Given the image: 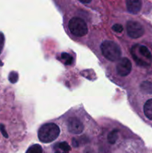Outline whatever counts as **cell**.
I'll use <instances>...</instances> for the list:
<instances>
[{
    "label": "cell",
    "instance_id": "6da1fadb",
    "mask_svg": "<svg viewBox=\"0 0 152 153\" xmlns=\"http://www.w3.org/2000/svg\"><path fill=\"white\" fill-rule=\"evenodd\" d=\"M131 55L135 62L141 67H148L152 62L151 53L149 49L143 45H134L131 49Z\"/></svg>",
    "mask_w": 152,
    "mask_h": 153
},
{
    "label": "cell",
    "instance_id": "7a4b0ae2",
    "mask_svg": "<svg viewBox=\"0 0 152 153\" xmlns=\"http://www.w3.org/2000/svg\"><path fill=\"white\" fill-rule=\"evenodd\" d=\"M59 126L55 123L44 124L40 128L38 131L39 140L45 143H49L56 140L60 135Z\"/></svg>",
    "mask_w": 152,
    "mask_h": 153
},
{
    "label": "cell",
    "instance_id": "3957f363",
    "mask_svg": "<svg viewBox=\"0 0 152 153\" xmlns=\"http://www.w3.org/2000/svg\"><path fill=\"white\" fill-rule=\"evenodd\" d=\"M102 55L110 61H117L122 56V50L115 42L111 40H105L101 45Z\"/></svg>",
    "mask_w": 152,
    "mask_h": 153
},
{
    "label": "cell",
    "instance_id": "277c9868",
    "mask_svg": "<svg viewBox=\"0 0 152 153\" xmlns=\"http://www.w3.org/2000/svg\"><path fill=\"white\" fill-rule=\"evenodd\" d=\"M69 29L76 37H83L88 32L86 23L80 17H73L70 19L69 22Z\"/></svg>",
    "mask_w": 152,
    "mask_h": 153
},
{
    "label": "cell",
    "instance_id": "5b68a950",
    "mask_svg": "<svg viewBox=\"0 0 152 153\" xmlns=\"http://www.w3.org/2000/svg\"><path fill=\"white\" fill-rule=\"evenodd\" d=\"M127 33L130 37L137 39L141 37L144 34L145 29L140 22L130 20L127 22Z\"/></svg>",
    "mask_w": 152,
    "mask_h": 153
},
{
    "label": "cell",
    "instance_id": "8992f818",
    "mask_svg": "<svg viewBox=\"0 0 152 153\" xmlns=\"http://www.w3.org/2000/svg\"><path fill=\"white\" fill-rule=\"evenodd\" d=\"M132 70V64L128 58H122L119 60L116 65V72L120 76H127Z\"/></svg>",
    "mask_w": 152,
    "mask_h": 153
},
{
    "label": "cell",
    "instance_id": "52a82bcc",
    "mask_svg": "<svg viewBox=\"0 0 152 153\" xmlns=\"http://www.w3.org/2000/svg\"><path fill=\"white\" fill-rule=\"evenodd\" d=\"M67 128L72 134H79L83 132L84 127L80 120L76 117H71L67 120Z\"/></svg>",
    "mask_w": 152,
    "mask_h": 153
},
{
    "label": "cell",
    "instance_id": "ba28073f",
    "mask_svg": "<svg viewBox=\"0 0 152 153\" xmlns=\"http://www.w3.org/2000/svg\"><path fill=\"white\" fill-rule=\"evenodd\" d=\"M126 7L129 13L136 14L141 10L142 2L139 0H128L126 1Z\"/></svg>",
    "mask_w": 152,
    "mask_h": 153
},
{
    "label": "cell",
    "instance_id": "9c48e42d",
    "mask_svg": "<svg viewBox=\"0 0 152 153\" xmlns=\"http://www.w3.org/2000/svg\"><path fill=\"white\" fill-rule=\"evenodd\" d=\"M144 114L148 119L152 120V99L148 100L144 105Z\"/></svg>",
    "mask_w": 152,
    "mask_h": 153
},
{
    "label": "cell",
    "instance_id": "30bf717a",
    "mask_svg": "<svg viewBox=\"0 0 152 153\" xmlns=\"http://www.w3.org/2000/svg\"><path fill=\"white\" fill-rule=\"evenodd\" d=\"M118 140V130L113 129V131H110L107 135V141L110 144H114Z\"/></svg>",
    "mask_w": 152,
    "mask_h": 153
},
{
    "label": "cell",
    "instance_id": "8fae6325",
    "mask_svg": "<svg viewBox=\"0 0 152 153\" xmlns=\"http://www.w3.org/2000/svg\"><path fill=\"white\" fill-rule=\"evenodd\" d=\"M140 88L146 94H152V83L149 82H144L140 85Z\"/></svg>",
    "mask_w": 152,
    "mask_h": 153
},
{
    "label": "cell",
    "instance_id": "7c38bea8",
    "mask_svg": "<svg viewBox=\"0 0 152 153\" xmlns=\"http://www.w3.org/2000/svg\"><path fill=\"white\" fill-rule=\"evenodd\" d=\"M61 58L63 60L66 65H72L73 63V58L71 55L66 53V52H63L61 54Z\"/></svg>",
    "mask_w": 152,
    "mask_h": 153
},
{
    "label": "cell",
    "instance_id": "4fadbf2b",
    "mask_svg": "<svg viewBox=\"0 0 152 153\" xmlns=\"http://www.w3.org/2000/svg\"><path fill=\"white\" fill-rule=\"evenodd\" d=\"M26 153H43V149L40 145L34 144L29 147Z\"/></svg>",
    "mask_w": 152,
    "mask_h": 153
},
{
    "label": "cell",
    "instance_id": "5bb4252c",
    "mask_svg": "<svg viewBox=\"0 0 152 153\" xmlns=\"http://www.w3.org/2000/svg\"><path fill=\"white\" fill-rule=\"evenodd\" d=\"M58 147L61 149V150L64 151V152H68L69 151H70L71 148L70 146L68 144L67 142H61L58 144Z\"/></svg>",
    "mask_w": 152,
    "mask_h": 153
},
{
    "label": "cell",
    "instance_id": "9a60e30c",
    "mask_svg": "<svg viewBox=\"0 0 152 153\" xmlns=\"http://www.w3.org/2000/svg\"><path fill=\"white\" fill-rule=\"evenodd\" d=\"M9 81L11 82L12 84L16 83L18 81V73L16 72L12 71L11 73L9 74Z\"/></svg>",
    "mask_w": 152,
    "mask_h": 153
},
{
    "label": "cell",
    "instance_id": "2e32d148",
    "mask_svg": "<svg viewBox=\"0 0 152 153\" xmlns=\"http://www.w3.org/2000/svg\"><path fill=\"white\" fill-rule=\"evenodd\" d=\"M112 29L116 33H121L123 31V26L120 24H115L112 26Z\"/></svg>",
    "mask_w": 152,
    "mask_h": 153
},
{
    "label": "cell",
    "instance_id": "e0dca14e",
    "mask_svg": "<svg viewBox=\"0 0 152 153\" xmlns=\"http://www.w3.org/2000/svg\"><path fill=\"white\" fill-rule=\"evenodd\" d=\"M4 36L3 33L0 32V54H1V51H2L3 46H4Z\"/></svg>",
    "mask_w": 152,
    "mask_h": 153
},
{
    "label": "cell",
    "instance_id": "ac0fdd59",
    "mask_svg": "<svg viewBox=\"0 0 152 153\" xmlns=\"http://www.w3.org/2000/svg\"><path fill=\"white\" fill-rule=\"evenodd\" d=\"M0 131H1V134L4 136L5 138H7L8 137V134H7V131H6L5 128H4V126L3 124H0Z\"/></svg>",
    "mask_w": 152,
    "mask_h": 153
},
{
    "label": "cell",
    "instance_id": "d6986e66",
    "mask_svg": "<svg viewBox=\"0 0 152 153\" xmlns=\"http://www.w3.org/2000/svg\"><path fill=\"white\" fill-rule=\"evenodd\" d=\"M72 145L74 147H77L79 146L78 142H77V140H76V139H73L72 140Z\"/></svg>",
    "mask_w": 152,
    "mask_h": 153
},
{
    "label": "cell",
    "instance_id": "ffe728a7",
    "mask_svg": "<svg viewBox=\"0 0 152 153\" xmlns=\"http://www.w3.org/2000/svg\"><path fill=\"white\" fill-rule=\"evenodd\" d=\"M80 2L83 3V4H88V3H90V0H88V1H83V0H80Z\"/></svg>",
    "mask_w": 152,
    "mask_h": 153
},
{
    "label": "cell",
    "instance_id": "44dd1931",
    "mask_svg": "<svg viewBox=\"0 0 152 153\" xmlns=\"http://www.w3.org/2000/svg\"><path fill=\"white\" fill-rule=\"evenodd\" d=\"M55 153H59V152H56Z\"/></svg>",
    "mask_w": 152,
    "mask_h": 153
},
{
    "label": "cell",
    "instance_id": "7402d4cb",
    "mask_svg": "<svg viewBox=\"0 0 152 153\" xmlns=\"http://www.w3.org/2000/svg\"><path fill=\"white\" fill-rule=\"evenodd\" d=\"M63 153H68V152H63Z\"/></svg>",
    "mask_w": 152,
    "mask_h": 153
}]
</instances>
